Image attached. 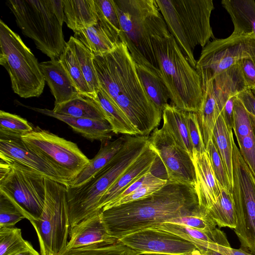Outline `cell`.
<instances>
[{
	"mask_svg": "<svg viewBox=\"0 0 255 255\" xmlns=\"http://www.w3.org/2000/svg\"><path fill=\"white\" fill-rule=\"evenodd\" d=\"M205 214L194 186L168 180L164 187L147 197L101 211L108 233L117 240L172 219Z\"/></svg>",
	"mask_w": 255,
	"mask_h": 255,
	"instance_id": "cell-1",
	"label": "cell"
},
{
	"mask_svg": "<svg viewBox=\"0 0 255 255\" xmlns=\"http://www.w3.org/2000/svg\"><path fill=\"white\" fill-rule=\"evenodd\" d=\"M100 88L126 115L141 135L160 125L162 113L148 97L128 47L121 41L112 51L93 55Z\"/></svg>",
	"mask_w": 255,
	"mask_h": 255,
	"instance_id": "cell-2",
	"label": "cell"
},
{
	"mask_svg": "<svg viewBox=\"0 0 255 255\" xmlns=\"http://www.w3.org/2000/svg\"><path fill=\"white\" fill-rule=\"evenodd\" d=\"M148 143L147 136L129 135L113 159L92 178L81 186L67 187L70 229L101 211L99 203L104 194L145 150Z\"/></svg>",
	"mask_w": 255,
	"mask_h": 255,
	"instance_id": "cell-3",
	"label": "cell"
},
{
	"mask_svg": "<svg viewBox=\"0 0 255 255\" xmlns=\"http://www.w3.org/2000/svg\"><path fill=\"white\" fill-rule=\"evenodd\" d=\"M151 43L159 69L173 105L198 113L203 101L201 78L168 30L153 35Z\"/></svg>",
	"mask_w": 255,
	"mask_h": 255,
	"instance_id": "cell-4",
	"label": "cell"
},
{
	"mask_svg": "<svg viewBox=\"0 0 255 255\" xmlns=\"http://www.w3.org/2000/svg\"><path fill=\"white\" fill-rule=\"evenodd\" d=\"M6 3L22 33L51 60H59L66 44L62 31L63 0H9Z\"/></svg>",
	"mask_w": 255,
	"mask_h": 255,
	"instance_id": "cell-5",
	"label": "cell"
},
{
	"mask_svg": "<svg viewBox=\"0 0 255 255\" xmlns=\"http://www.w3.org/2000/svg\"><path fill=\"white\" fill-rule=\"evenodd\" d=\"M168 31L195 69L194 51L216 39L210 24L212 0H156Z\"/></svg>",
	"mask_w": 255,
	"mask_h": 255,
	"instance_id": "cell-6",
	"label": "cell"
},
{
	"mask_svg": "<svg viewBox=\"0 0 255 255\" xmlns=\"http://www.w3.org/2000/svg\"><path fill=\"white\" fill-rule=\"evenodd\" d=\"M120 25V38L133 60L145 59L158 68L151 37L168 30L155 0H114Z\"/></svg>",
	"mask_w": 255,
	"mask_h": 255,
	"instance_id": "cell-7",
	"label": "cell"
},
{
	"mask_svg": "<svg viewBox=\"0 0 255 255\" xmlns=\"http://www.w3.org/2000/svg\"><path fill=\"white\" fill-rule=\"evenodd\" d=\"M0 64L7 71L11 88L21 98L38 97L45 78L40 64L20 36L0 20Z\"/></svg>",
	"mask_w": 255,
	"mask_h": 255,
	"instance_id": "cell-8",
	"label": "cell"
},
{
	"mask_svg": "<svg viewBox=\"0 0 255 255\" xmlns=\"http://www.w3.org/2000/svg\"><path fill=\"white\" fill-rule=\"evenodd\" d=\"M67 186L45 178V199L41 215L32 224L41 255H60L68 242L70 229Z\"/></svg>",
	"mask_w": 255,
	"mask_h": 255,
	"instance_id": "cell-9",
	"label": "cell"
},
{
	"mask_svg": "<svg viewBox=\"0 0 255 255\" xmlns=\"http://www.w3.org/2000/svg\"><path fill=\"white\" fill-rule=\"evenodd\" d=\"M21 138L52 166L67 186L90 163L76 143L38 126Z\"/></svg>",
	"mask_w": 255,
	"mask_h": 255,
	"instance_id": "cell-10",
	"label": "cell"
},
{
	"mask_svg": "<svg viewBox=\"0 0 255 255\" xmlns=\"http://www.w3.org/2000/svg\"><path fill=\"white\" fill-rule=\"evenodd\" d=\"M233 182L236 226L234 231L241 249L255 255V176L235 141L233 151Z\"/></svg>",
	"mask_w": 255,
	"mask_h": 255,
	"instance_id": "cell-11",
	"label": "cell"
},
{
	"mask_svg": "<svg viewBox=\"0 0 255 255\" xmlns=\"http://www.w3.org/2000/svg\"><path fill=\"white\" fill-rule=\"evenodd\" d=\"M244 59L255 63V35H235L210 41L202 48L196 70L201 84L218 75Z\"/></svg>",
	"mask_w": 255,
	"mask_h": 255,
	"instance_id": "cell-12",
	"label": "cell"
},
{
	"mask_svg": "<svg viewBox=\"0 0 255 255\" xmlns=\"http://www.w3.org/2000/svg\"><path fill=\"white\" fill-rule=\"evenodd\" d=\"M8 164L9 171L0 180V192L12 200L32 224L39 220L43 211L46 178L18 163Z\"/></svg>",
	"mask_w": 255,
	"mask_h": 255,
	"instance_id": "cell-13",
	"label": "cell"
},
{
	"mask_svg": "<svg viewBox=\"0 0 255 255\" xmlns=\"http://www.w3.org/2000/svg\"><path fill=\"white\" fill-rule=\"evenodd\" d=\"M149 141L164 165L167 180L195 187V171L191 156L163 126L153 130Z\"/></svg>",
	"mask_w": 255,
	"mask_h": 255,
	"instance_id": "cell-14",
	"label": "cell"
},
{
	"mask_svg": "<svg viewBox=\"0 0 255 255\" xmlns=\"http://www.w3.org/2000/svg\"><path fill=\"white\" fill-rule=\"evenodd\" d=\"M118 241L136 251L138 255L147 253L186 255L196 248L180 237L155 227L141 229Z\"/></svg>",
	"mask_w": 255,
	"mask_h": 255,
	"instance_id": "cell-15",
	"label": "cell"
},
{
	"mask_svg": "<svg viewBox=\"0 0 255 255\" xmlns=\"http://www.w3.org/2000/svg\"><path fill=\"white\" fill-rule=\"evenodd\" d=\"M0 160L24 166L46 178L67 186L52 166L29 148L21 138L0 137Z\"/></svg>",
	"mask_w": 255,
	"mask_h": 255,
	"instance_id": "cell-16",
	"label": "cell"
},
{
	"mask_svg": "<svg viewBox=\"0 0 255 255\" xmlns=\"http://www.w3.org/2000/svg\"><path fill=\"white\" fill-rule=\"evenodd\" d=\"M196 183L195 188L200 207L205 212L216 203L224 188L214 175L208 152H193Z\"/></svg>",
	"mask_w": 255,
	"mask_h": 255,
	"instance_id": "cell-17",
	"label": "cell"
},
{
	"mask_svg": "<svg viewBox=\"0 0 255 255\" xmlns=\"http://www.w3.org/2000/svg\"><path fill=\"white\" fill-rule=\"evenodd\" d=\"M158 156L149 141L145 150L119 177L101 198L99 210L113 202L126 188L145 173L152 171Z\"/></svg>",
	"mask_w": 255,
	"mask_h": 255,
	"instance_id": "cell-18",
	"label": "cell"
},
{
	"mask_svg": "<svg viewBox=\"0 0 255 255\" xmlns=\"http://www.w3.org/2000/svg\"><path fill=\"white\" fill-rule=\"evenodd\" d=\"M69 237L70 239L65 250L97 243H113L118 241L108 233L101 217V211L71 228Z\"/></svg>",
	"mask_w": 255,
	"mask_h": 255,
	"instance_id": "cell-19",
	"label": "cell"
},
{
	"mask_svg": "<svg viewBox=\"0 0 255 255\" xmlns=\"http://www.w3.org/2000/svg\"><path fill=\"white\" fill-rule=\"evenodd\" d=\"M39 64L45 81L55 98L54 106L67 102L80 94L59 60H50Z\"/></svg>",
	"mask_w": 255,
	"mask_h": 255,
	"instance_id": "cell-20",
	"label": "cell"
},
{
	"mask_svg": "<svg viewBox=\"0 0 255 255\" xmlns=\"http://www.w3.org/2000/svg\"><path fill=\"white\" fill-rule=\"evenodd\" d=\"M30 109L43 115L54 118L67 124L73 130L79 133L84 137L93 141L103 142L112 138L113 131L109 123L105 121L86 118H77L58 114L47 109L29 107Z\"/></svg>",
	"mask_w": 255,
	"mask_h": 255,
	"instance_id": "cell-21",
	"label": "cell"
},
{
	"mask_svg": "<svg viewBox=\"0 0 255 255\" xmlns=\"http://www.w3.org/2000/svg\"><path fill=\"white\" fill-rule=\"evenodd\" d=\"M134 63L136 72L146 93L162 113L170 100V94L159 69L147 60Z\"/></svg>",
	"mask_w": 255,
	"mask_h": 255,
	"instance_id": "cell-22",
	"label": "cell"
},
{
	"mask_svg": "<svg viewBox=\"0 0 255 255\" xmlns=\"http://www.w3.org/2000/svg\"><path fill=\"white\" fill-rule=\"evenodd\" d=\"M64 22L74 33L97 24L94 0H63Z\"/></svg>",
	"mask_w": 255,
	"mask_h": 255,
	"instance_id": "cell-23",
	"label": "cell"
},
{
	"mask_svg": "<svg viewBox=\"0 0 255 255\" xmlns=\"http://www.w3.org/2000/svg\"><path fill=\"white\" fill-rule=\"evenodd\" d=\"M221 4L229 13L235 35H255V1L222 0Z\"/></svg>",
	"mask_w": 255,
	"mask_h": 255,
	"instance_id": "cell-24",
	"label": "cell"
},
{
	"mask_svg": "<svg viewBox=\"0 0 255 255\" xmlns=\"http://www.w3.org/2000/svg\"><path fill=\"white\" fill-rule=\"evenodd\" d=\"M203 101L200 110L197 113L204 143L206 147L212 139L216 123L221 112L219 107L213 88V80L202 83Z\"/></svg>",
	"mask_w": 255,
	"mask_h": 255,
	"instance_id": "cell-25",
	"label": "cell"
},
{
	"mask_svg": "<svg viewBox=\"0 0 255 255\" xmlns=\"http://www.w3.org/2000/svg\"><path fill=\"white\" fill-rule=\"evenodd\" d=\"M213 84L221 112L230 96L249 89L238 64L216 76L213 79Z\"/></svg>",
	"mask_w": 255,
	"mask_h": 255,
	"instance_id": "cell-26",
	"label": "cell"
},
{
	"mask_svg": "<svg viewBox=\"0 0 255 255\" xmlns=\"http://www.w3.org/2000/svg\"><path fill=\"white\" fill-rule=\"evenodd\" d=\"M129 135L122 134L112 141L103 142L101 148L83 169L67 187H75L84 184L108 164L120 150Z\"/></svg>",
	"mask_w": 255,
	"mask_h": 255,
	"instance_id": "cell-27",
	"label": "cell"
},
{
	"mask_svg": "<svg viewBox=\"0 0 255 255\" xmlns=\"http://www.w3.org/2000/svg\"><path fill=\"white\" fill-rule=\"evenodd\" d=\"M173 233L194 244L196 248L205 243H210L231 247L226 234L219 228L203 231L171 223H163L155 227Z\"/></svg>",
	"mask_w": 255,
	"mask_h": 255,
	"instance_id": "cell-28",
	"label": "cell"
},
{
	"mask_svg": "<svg viewBox=\"0 0 255 255\" xmlns=\"http://www.w3.org/2000/svg\"><path fill=\"white\" fill-rule=\"evenodd\" d=\"M187 112L168 104L162 113V126L169 132L175 141L191 156L193 147L187 126Z\"/></svg>",
	"mask_w": 255,
	"mask_h": 255,
	"instance_id": "cell-29",
	"label": "cell"
},
{
	"mask_svg": "<svg viewBox=\"0 0 255 255\" xmlns=\"http://www.w3.org/2000/svg\"><path fill=\"white\" fill-rule=\"evenodd\" d=\"M52 111L58 114L74 118L107 121L98 102L93 98L82 94L67 102L54 106Z\"/></svg>",
	"mask_w": 255,
	"mask_h": 255,
	"instance_id": "cell-30",
	"label": "cell"
},
{
	"mask_svg": "<svg viewBox=\"0 0 255 255\" xmlns=\"http://www.w3.org/2000/svg\"><path fill=\"white\" fill-rule=\"evenodd\" d=\"M74 37L94 55L112 51L121 41L107 32L98 23L74 33Z\"/></svg>",
	"mask_w": 255,
	"mask_h": 255,
	"instance_id": "cell-31",
	"label": "cell"
},
{
	"mask_svg": "<svg viewBox=\"0 0 255 255\" xmlns=\"http://www.w3.org/2000/svg\"><path fill=\"white\" fill-rule=\"evenodd\" d=\"M100 105L107 121L111 125L114 133L130 135H140L124 112L100 88L95 99Z\"/></svg>",
	"mask_w": 255,
	"mask_h": 255,
	"instance_id": "cell-32",
	"label": "cell"
},
{
	"mask_svg": "<svg viewBox=\"0 0 255 255\" xmlns=\"http://www.w3.org/2000/svg\"><path fill=\"white\" fill-rule=\"evenodd\" d=\"M212 140L222 157L233 186V151L234 139L232 130L228 128L221 114L213 129Z\"/></svg>",
	"mask_w": 255,
	"mask_h": 255,
	"instance_id": "cell-33",
	"label": "cell"
},
{
	"mask_svg": "<svg viewBox=\"0 0 255 255\" xmlns=\"http://www.w3.org/2000/svg\"><path fill=\"white\" fill-rule=\"evenodd\" d=\"M206 213L219 227L235 229L236 218L235 203L231 191L223 188L216 203L206 211Z\"/></svg>",
	"mask_w": 255,
	"mask_h": 255,
	"instance_id": "cell-34",
	"label": "cell"
},
{
	"mask_svg": "<svg viewBox=\"0 0 255 255\" xmlns=\"http://www.w3.org/2000/svg\"><path fill=\"white\" fill-rule=\"evenodd\" d=\"M67 43L73 49L89 87L96 99L100 85L93 63V54L74 36H71Z\"/></svg>",
	"mask_w": 255,
	"mask_h": 255,
	"instance_id": "cell-35",
	"label": "cell"
},
{
	"mask_svg": "<svg viewBox=\"0 0 255 255\" xmlns=\"http://www.w3.org/2000/svg\"><path fill=\"white\" fill-rule=\"evenodd\" d=\"M59 60L80 94L95 99L84 77L75 52L67 42Z\"/></svg>",
	"mask_w": 255,
	"mask_h": 255,
	"instance_id": "cell-36",
	"label": "cell"
},
{
	"mask_svg": "<svg viewBox=\"0 0 255 255\" xmlns=\"http://www.w3.org/2000/svg\"><path fill=\"white\" fill-rule=\"evenodd\" d=\"M60 255H138V253L119 241L113 243H97L64 251Z\"/></svg>",
	"mask_w": 255,
	"mask_h": 255,
	"instance_id": "cell-37",
	"label": "cell"
},
{
	"mask_svg": "<svg viewBox=\"0 0 255 255\" xmlns=\"http://www.w3.org/2000/svg\"><path fill=\"white\" fill-rule=\"evenodd\" d=\"M98 23L115 38L121 40V25L114 0H94Z\"/></svg>",
	"mask_w": 255,
	"mask_h": 255,
	"instance_id": "cell-38",
	"label": "cell"
},
{
	"mask_svg": "<svg viewBox=\"0 0 255 255\" xmlns=\"http://www.w3.org/2000/svg\"><path fill=\"white\" fill-rule=\"evenodd\" d=\"M33 127L21 117L0 111V137L21 138L33 129Z\"/></svg>",
	"mask_w": 255,
	"mask_h": 255,
	"instance_id": "cell-39",
	"label": "cell"
},
{
	"mask_svg": "<svg viewBox=\"0 0 255 255\" xmlns=\"http://www.w3.org/2000/svg\"><path fill=\"white\" fill-rule=\"evenodd\" d=\"M32 246L22 238L20 229L0 228V255H14Z\"/></svg>",
	"mask_w": 255,
	"mask_h": 255,
	"instance_id": "cell-40",
	"label": "cell"
},
{
	"mask_svg": "<svg viewBox=\"0 0 255 255\" xmlns=\"http://www.w3.org/2000/svg\"><path fill=\"white\" fill-rule=\"evenodd\" d=\"M26 217L21 209L8 197L0 192V228L13 227Z\"/></svg>",
	"mask_w": 255,
	"mask_h": 255,
	"instance_id": "cell-41",
	"label": "cell"
},
{
	"mask_svg": "<svg viewBox=\"0 0 255 255\" xmlns=\"http://www.w3.org/2000/svg\"><path fill=\"white\" fill-rule=\"evenodd\" d=\"M167 179L154 176L128 195L121 200L107 205L102 210L131 202L147 197L164 187L167 184Z\"/></svg>",
	"mask_w": 255,
	"mask_h": 255,
	"instance_id": "cell-42",
	"label": "cell"
},
{
	"mask_svg": "<svg viewBox=\"0 0 255 255\" xmlns=\"http://www.w3.org/2000/svg\"><path fill=\"white\" fill-rule=\"evenodd\" d=\"M206 149L209 153L211 166L217 180L224 188L232 192V186L227 171L212 139L209 141Z\"/></svg>",
	"mask_w": 255,
	"mask_h": 255,
	"instance_id": "cell-43",
	"label": "cell"
},
{
	"mask_svg": "<svg viewBox=\"0 0 255 255\" xmlns=\"http://www.w3.org/2000/svg\"><path fill=\"white\" fill-rule=\"evenodd\" d=\"M165 223L177 224L203 231L214 230L217 226L208 214L180 217L172 219Z\"/></svg>",
	"mask_w": 255,
	"mask_h": 255,
	"instance_id": "cell-44",
	"label": "cell"
},
{
	"mask_svg": "<svg viewBox=\"0 0 255 255\" xmlns=\"http://www.w3.org/2000/svg\"><path fill=\"white\" fill-rule=\"evenodd\" d=\"M187 126L193 152L203 153L206 151L202 136L196 113L187 112Z\"/></svg>",
	"mask_w": 255,
	"mask_h": 255,
	"instance_id": "cell-45",
	"label": "cell"
},
{
	"mask_svg": "<svg viewBox=\"0 0 255 255\" xmlns=\"http://www.w3.org/2000/svg\"><path fill=\"white\" fill-rule=\"evenodd\" d=\"M250 90L255 88V63L251 59H244L237 63Z\"/></svg>",
	"mask_w": 255,
	"mask_h": 255,
	"instance_id": "cell-46",
	"label": "cell"
},
{
	"mask_svg": "<svg viewBox=\"0 0 255 255\" xmlns=\"http://www.w3.org/2000/svg\"><path fill=\"white\" fill-rule=\"evenodd\" d=\"M203 247L216 251L224 255H254L241 249H236L210 243H205Z\"/></svg>",
	"mask_w": 255,
	"mask_h": 255,
	"instance_id": "cell-47",
	"label": "cell"
},
{
	"mask_svg": "<svg viewBox=\"0 0 255 255\" xmlns=\"http://www.w3.org/2000/svg\"><path fill=\"white\" fill-rule=\"evenodd\" d=\"M236 96H231L229 98L221 113L228 128L230 130H233L234 104L235 98Z\"/></svg>",
	"mask_w": 255,
	"mask_h": 255,
	"instance_id": "cell-48",
	"label": "cell"
},
{
	"mask_svg": "<svg viewBox=\"0 0 255 255\" xmlns=\"http://www.w3.org/2000/svg\"><path fill=\"white\" fill-rule=\"evenodd\" d=\"M248 112L255 116V96L251 90L247 89L238 94Z\"/></svg>",
	"mask_w": 255,
	"mask_h": 255,
	"instance_id": "cell-49",
	"label": "cell"
},
{
	"mask_svg": "<svg viewBox=\"0 0 255 255\" xmlns=\"http://www.w3.org/2000/svg\"><path fill=\"white\" fill-rule=\"evenodd\" d=\"M203 255H224L216 251L205 247H199L197 248Z\"/></svg>",
	"mask_w": 255,
	"mask_h": 255,
	"instance_id": "cell-50",
	"label": "cell"
},
{
	"mask_svg": "<svg viewBox=\"0 0 255 255\" xmlns=\"http://www.w3.org/2000/svg\"><path fill=\"white\" fill-rule=\"evenodd\" d=\"M14 255H41V254L36 251L32 246L30 248Z\"/></svg>",
	"mask_w": 255,
	"mask_h": 255,
	"instance_id": "cell-51",
	"label": "cell"
},
{
	"mask_svg": "<svg viewBox=\"0 0 255 255\" xmlns=\"http://www.w3.org/2000/svg\"><path fill=\"white\" fill-rule=\"evenodd\" d=\"M186 255H203V254L197 248H196L194 250H193L191 253Z\"/></svg>",
	"mask_w": 255,
	"mask_h": 255,
	"instance_id": "cell-52",
	"label": "cell"
},
{
	"mask_svg": "<svg viewBox=\"0 0 255 255\" xmlns=\"http://www.w3.org/2000/svg\"><path fill=\"white\" fill-rule=\"evenodd\" d=\"M249 114H250L251 120V122H252V123L253 125L254 133H255V116L250 113H249Z\"/></svg>",
	"mask_w": 255,
	"mask_h": 255,
	"instance_id": "cell-53",
	"label": "cell"
},
{
	"mask_svg": "<svg viewBox=\"0 0 255 255\" xmlns=\"http://www.w3.org/2000/svg\"><path fill=\"white\" fill-rule=\"evenodd\" d=\"M141 255H172L162 254L147 253V254H142Z\"/></svg>",
	"mask_w": 255,
	"mask_h": 255,
	"instance_id": "cell-54",
	"label": "cell"
},
{
	"mask_svg": "<svg viewBox=\"0 0 255 255\" xmlns=\"http://www.w3.org/2000/svg\"><path fill=\"white\" fill-rule=\"evenodd\" d=\"M251 91H252V92L253 93V94H254V95L255 96V88L253 89L252 90H251Z\"/></svg>",
	"mask_w": 255,
	"mask_h": 255,
	"instance_id": "cell-55",
	"label": "cell"
}]
</instances>
